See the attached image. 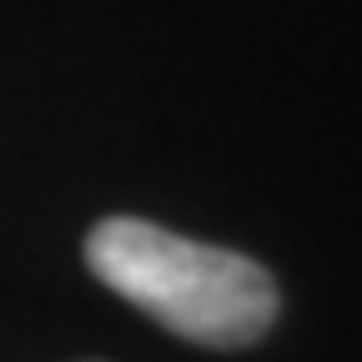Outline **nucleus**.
<instances>
[{"label": "nucleus", "mask_w": 362, "mask_h": 362, "mask_svg": "<svg viewBox=\"0 0 362 362\" xmlns=\"http://www.w3.org/2000/svg\"><path fill=\"white\" fill-rule=\"evenodd\" d=\"M86 262L116 297L202 347H247L277 322V282L262 262L141 216H106L86 237Z\"/></svg>", "instance_id": "nucleus-1"}]
</instances>
